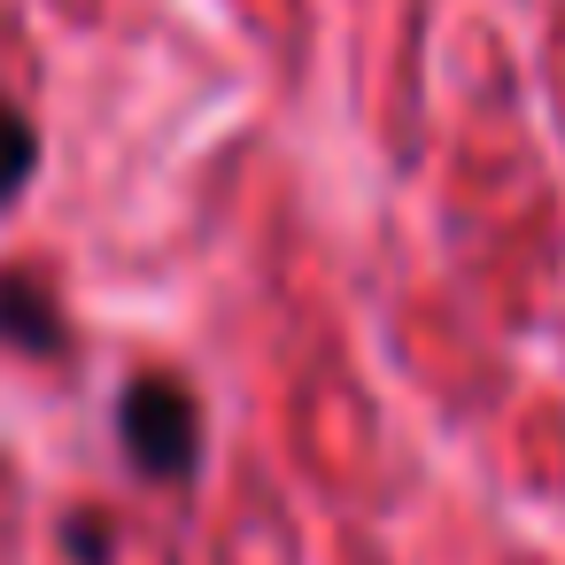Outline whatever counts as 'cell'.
Listing matches in <instances>:
<instances>
[{
    "label": "cell",
    "mask_w": 565,
    "mask_h": 565,
    "mask_svg": "<svg viewBox=\"0 0 565 565\" xmlns=\"http://www.w3.org/2000/svg\"><path fill=\"white\" fill-rule=\"evenodd\" d=\"M117 426H125L132 465L156 472V480H186L194 457H202V411L179 380H132L125 403H117Z\"/></svg>",
    "instance_id": "6da1fadb"
},
{
    "label": "cell",
    "mask_w": 565,
    "mask_h": 565,
    "mask_svg": "<svg viewBox=\"0 0 565 565\" xmlns=\"http://www.w3.org/2000/svg\"><path fill=\"white\" fill-rule=\"evenodd\" d=\"M0 341H17V349H32V356H55V349H63L55 295H47L32 271H0Z\"/></svg>",
    "instance_id": "7a4b0ae2"
},
{
    "label": "cell",
    "mask_w": 565,
    "mask_h": 565,
    "mask_svg": "<svg viewBox=\"0 0 565 565\" xmlns=\"http://www.w3.org/2000/svg\"><path fill=\"white\" fill-rule=\"evenodd\" d=\"M32 171H40V140H32V125H24L9 102H0V202H9Z\"/></svg>",
    "instance_id": "3957f363"
}]
</instances>
